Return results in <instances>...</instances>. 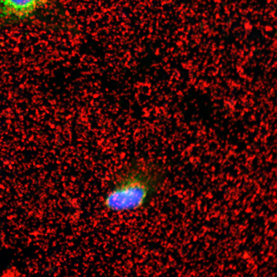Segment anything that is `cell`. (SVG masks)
Returning a JSON list of instances; mask_svg holds the SVG:
<instances>
[{"instance_id":"6da1fadb","label":"cell","mask_w":277,"mask_h":277,"mask_svg":"<svg viewBox=\"0 0 277 277\" xmlns=\"http://www.w3.org/2000/svg\"><path fill=\"white\" fill-rule=\"evenodd\" d=\"M161 176L157 167L150 162H136L129 165L106 194L104 207L113 212L141 208L155 193Z\"/></svg>"},{"instance_id":"7a4b0ae2","label":"cell","mask_w":277,"mask_h":277,"mask_svg":"<svg viewBox=\"0 0 277 277\" xmlns=\"http://www.w3.org/2000/svg\"><path fill=\"white\" fill-rule=\"evenodd\" d=\"M47 0H0V14L5 17L23 19L43 6Z\"/></svg>"}]
</instances>
